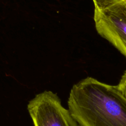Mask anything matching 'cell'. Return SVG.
I'll return each mask as SVG.
<instances>
[{"mask_svg": "<svg viewBox=\"0 0 126 126\" xmlns=\"http://www.w3.org/2000/svg\"><path fill=\"white\" fill-rule=\"evenodd\" d=\"M68 105L80 126H126V98L118 85L87 77L73 85Z\"/></svg>", "mask_w": 126, "mask_h": 126, "instance_id": "6da1fadb", "label": "cell"}, {"mask_svg": "<svg viewBox=\"0 0 126 126\" xmlns=\"http://www.w3.org/2000/svg\"><path fill=\"white\" fill-rule=\"evenodd\" d=\"M27 108L34 126H80L51 91L38 94L29 101Z\"/></svg>", "mask_w": 126, "mask_h": 126, "instance_id": "7a4b0ae2", "label": "cell"}, {"mask_svg": "<svg viewBox=\"0 0 126 126\" xmlns=\"http://www.w3.org/2000/svg\"><path fill=\"white\" fill-rule=\"evenodd\" d=\"M95 28L126 58V0L102 11L95 10Z\"/></svg>", "mask_w": 126, "mask_h": 126, "instance_id": "3957f363", "label": "cell"}, {"mask_svg": "<svg viewBox=\"0 0 126 126\" xmlns=\"http://www.w3.org/2000/svg\"><path fill=\"white\" fill-rule=\"evenodd\" d=\"M123 0H93L95 10L102 11Z\"/></svg>", "mask_w": 126, "mask_h": 126, "instance_id": "277c9868", "label": "cell"}, {"mask_svg": "<svg viewBox=\"0 0 126 126\" xmlns=\"http://www.w3.org/2000/svg\"><path fill=\"white\" fill-rule=\"evenodd\" d=\"M119 90L126 98V71L122 76L119 84L118 85Z\"/></svg>", "mask_w": 126, "mask_h": 126, "instance_id": "5b68a950", "label": "cell"}]
</instances>
